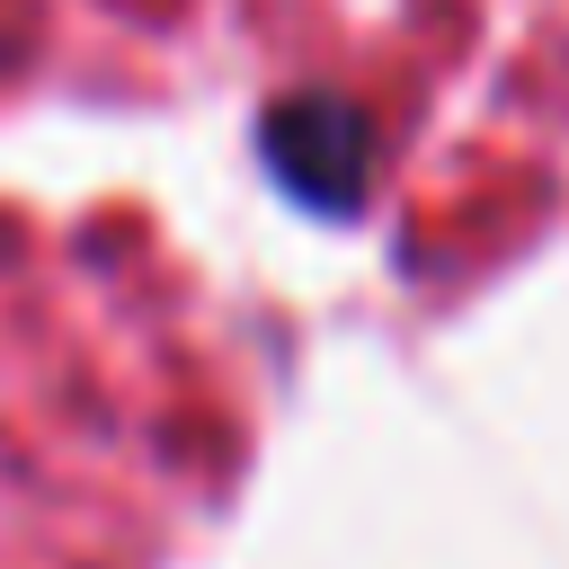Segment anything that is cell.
Returning a JSON list of instances; mask_svg holds the SVG:
<instances>
[{
    "instance_id": "1",
    "label": "cell",
    "mask_w": 569,
    "mask_h": 569,
    "mask_svg": "<svg viewBox=\"0 0 569 569\" xmlns=\"http://www.w3.org/2000/svg\"><path fill=\"white\" fill-rule=\"evenodd\" d=\"M258 142H267V169H276V178H284L302 204L347 213V204L365 196L373 151H365V116H356L347 98H329V89L276 98V107L258 116Z\"/></svg>"
}]
</instances>
